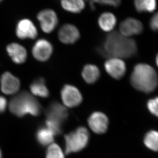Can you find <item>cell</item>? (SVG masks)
Returning <instances> with one entry per match:
<instances>
[{
    "mask_svg": "<svg viewBox=\"0 0 158 158\" xmlns=\"http://www.w3.org/2000/svg\"><path fill=\"white\" fill-rule=\"evenodd\" d=\"M96 51L105 58L127 59L137 54V44L134 39L115 31L106 35L102 45L96 48Z\"/></svg>",
    "mask_w": 158,
    "mask_h": 158,
    "instance_id": "6da1fadb",
    "label": "cell"
},
{
    "mask_svg": "<svg viewBox=\"0 0 158 158\" xmlns=\"http://www.w3.org/2000/svg\"><path fill=\"white\" fill-rule=\"evenodd\" d=\"M130 82L138 91L145 93L152 92L158 85L157 72L149 64L139 63L133 68Z\"/></svg>",
    "mask_w": 158,
    "mask_h": 158,
    "instance_id": "7a4b0ae2",
    "label": "cell"
},
{
    "mask_svg": "<svg viewBox=\"0 0 158 158\" xmlns=\"http://www.w3.org/2000/svg\"><path fill=\"white\" fill-rule=\"evenodd\" d=\"M9 109L12 114L18 117L26 114L37 116L40 113L41 106L33 96L24 91L11 100Z\"/></svg>",
    "mask_w": 158,
    "mask_h": 158,
    "instance_id": "3957f363",
    "label": "cell"
},
{
    "mask_svg": "<svg viewBox=\"0 0 158 158\" xmlns=\"http://www.w3.org/2000/svg\"><path fill=\"white\" fill-rule=\"evenodd\" d=\"M89 132L85 127H79L75 131L64 136L65 153L66 155L72 152L81 151L85 148L89 140Z\"/></svg>",
    "mask_w": 158,
    "mask_h": 158,
    "instance_id": "277c9868",
    "label": "cell"
},
{
    "mask_svg": "<svg viewBox=\"0 0 158 158\" xmlns=\"http://www.w3.org/2000/svg\"><path fill=\"white\" fill-rule=\"evenodd\" d=\"M37 18L42 30L45 33H51L58 25V17L56 13L52 9L40 11L37 15Z\"/></svg>",
    "mask_w": 158,
    "mask_h": 158,
    "instance_id": "5b68a950",
    "label": "cell"
},
{
    "mask_svg": "<svg viewBox=\"0 0 158 158\" xmlns=\"http://www.w3.org/2000/svg\"><path fill=\"white\" fill-rule=\"evenodd\" d=\"M60 94L63 103L67 107H75L82 102V96L81 92L74 85H64L61 89Z\"/></svg>",
    "mask_w": 158,
    "mask_h": 158,
    "instance_id": "8992f818",
    "label": "cell"
},
{
    "mask_svg": "<svg viewBox=\"0 0 158 158\" xmlns=\"http://www.w3.org/2000/svg\"><path fill=\"white\" fill-rule=\"evenodd\" d=\"M53 51V47L49 41L45 39H40L33 46L32 52L36 60L44 62L50 58Z\"/></svg>",
    "mask_w": 158,
    "mask_h": 158,
    "instance_id": "52a82bcc",
    "label": "cell"
},
{
    "mask_svg": "<svg viewBox=\"0 0 158 158\" xmlns=\"http://www.w3.org/2000/svg\"><path fill=\"white\" fill-rule=\"evenodd\" d=\"M59 40L62 43L69 45L79 40L81 34L78 29L73 24H66L61 26L58 32Z\"/></svg>",
    "mask_w": 158,
    "mask_h": 158,
    "instance_id": "ba28073f",
    "label": "cell"
},
{
    "mask_svg": "<svg viewBox=\"0 0 158 158\" xmlns=\"http://www.w3.org/2000/svg\"><path fill=\"white\" fill-rule=\"evenodd\" d=\"M47 119L50 120L63 125L67 119L68 112L67 109L57 102H53L46 110Z\"/></svg>",
    "mask_w": 158,
    "mask_h": 158,
    "instance_id": "9c48e42d",
    "label": "cell"
},
{
    "mask_svg": "<svg viewBox=\"0 0 158 158\" xmlns=\"http://www.w3.org/2000/svg\"><path fill=\"white\" fill-rule=\"evenodd\" d=\"M105 68L107 74L115 79H120L127 71L124 61L120 58H110L105 63Z\"/></svg>",
    "mask_w": 158,
    "mask_h": 158,
    "instance_id": "30bf717a",
    "label": "cell"
},
{
    "mask_svg": "<svg viewBox=\"0 0 158 158\" xmlns=\"http://www.w3.org/2000/svg\"><path fill=\"white\" fill-rule=\"evenodd\" d=\"M144 30L143 25L139 19L127 18L120 24V33L126 37L140 35Z\"/></svg>",
    "mask_w": 158,
    "mask_h": 158,
    "instance_id": "8fae6325",
    "label": "cell"
},
{
    "mask_svg": "<svg viewBox=\"0 0 158 158\" xmlns=\"http://www.w3.org/2000/svg\"><path fill=\"white\" fill-rule=\"evenodd\" d=\"M88 125L92 131L98 134L106 133L109 125V119L105 114L96 112L88 118Z\"/></svg>",
    "mask_w": 158,
    "mask_h": 158,
    "instance_id": "7c38bea8",
    "label": "cell"
},
{
    "mask_svg": "<svg viewBox=\"0 0 158 158\" xmlns=\"http://www.w3.org/2000/svg\"><path fill=\"white\" fill-rule=\"evenodd\" d=\"M0 82L2 92L7 95L15 94L20 87L19 79L8 72L2 74Z\"/></svg>",
    "mask_w": 158,
    "mask_h": 158,
    "instance_id": "4fadbf2b",
    "label": "cell"
},
{
    "mask_svg": "<svg viewBox=\"0 0 158 158\" xmlns=\"http://www.w3.org/2000/svg\"><path fill=\"white\" fill-rule=\"evenodd\" d=\"M16 34L19 39L22 40L35 39L37 36V29L30 19H23L18 23Z\"/></svg>",
    "mask_w": 158,
    "mask_h": 158,
    "instance_id": "5bb4252c",
    "label": "cell"
},
{
    "mask_svg": "<svg viewBox=\"0 0 158 158\" xmlns=\"http://www.w3.org/2000/svg\"><path fill=\"white\" fill-rule=\"evenodd\" d=\"M6 50L12 61L17 64L25 62L27 57V52L24 47L18 43H11L8 45Z\"/></svg>",
    "mask_w": 158,
    "mask_h": 158,
    "instance_id": "9a60e30c",
    "label": "cell"
},
{
    "mask_svg": "<svg viewBox=\"0 0 158 158\" xmlns=\"http://www.w3.org/2000/svg\"><path fill=\"white\" fill-rule=\"evenodd\" d=\"M81 75L87 84H94L100 78V70L95 64H85L82 69Z\"/></svg>",
    "mask_w": 158,
    "mask_h": 158,
    "instance_id": "2e32d148",
    "label": "cell"
},
{
    "mask_svg": "<svg viewBox=\"0 0 158 158\" xmlns=\"http://www.w3.org/2000/svg\"><path fill=\"white\" fill-rule=\"evenodd\" d=\"M98 25L105 32H110L115 28L117 23V18L111 12L102 14L98 19Z\"/></svg>",
    "mask_w": 158,
    "mask_h": 158,
    "instance_id": "e0dca14e",
    "label": "cell"
},
{
    "mask_svg": "<svg viewBox=\"0 0 158 158\" xmlns=\"http://www.w3.org/2000/svg\"><path fill=\"white\" fill-rule=\"evenodd\" d=\"M30 90L34 95L42 98H47L49 95V92L45 84L44 78L40 77L36 79L30 85Z\"/></svg>",
    "mask_w": 158,
    "mask_h": 158,
    "instance_id": "ac0fdd59",
    "label": "cell"
},
{
    "mask_svg": "<svg viewBox=\"0 0 158 158\" xmlns=\"http://www.w3.org/2000/svg\"><path fill=\"white\" fill-rule=\"evenodd\" d=\"M60 4L64 10L73 14L81 13L85 7L84 0H60Z\"/></svg>",
    "mask_w": 158,
    "mask_h": 158,
    "instance_id": "d6986e66",
    "label": "cell"
},
{
    "mask_svg": "<svg viewBox=\"0 0 158 158\" xmlns=\"http://www.w3.org/2000/svg\"><path fill=\"white\" fill-rule=\"evenodd\" d=\"M134 5L138 12H152L157 8L156 0H134Z\"/></svg>",
    "mask_w": 158,
    "mask_h": 158,
    "instance_id": "ffe728a7",
    "label": "cell"
},
{
    "mask_svg": "<svg viewBox=\"0 0 158 158\" xmlns=\"http://www.w3.org/2000/svg\"><path fill=\"white\" fill-rule=\"evenodd\" d=\"M54 134L47 127L40 128L36 133V138L40 144L46 146L51 144L54 141Z\"/></svg>",
    "mask_w": 158,
    "mask_h": 158,
    "instance_id": "44dd1931",
    "label": "cell"
},
{
    "mask_svg": "<svg viewBox=\"0 0 158 158\" xmlns=\"http://www.w3.org/2000/svg\"><path fill=\"white\" fill-rule=\"evenodd\" d=\"M158 134L155 131L148 132L145 136L144 142L146 147L155 152L158 151Z\"/></svg>",
    "mask_w": 158,
    "mask_h": 158,
    "instance_id": "7402d4cb",
    "label": "cell"
},
{
    "mask_svg": "<svg viewBox=\"0 0 158 158\" xmlns=\"http://www.w3.org/2000/svg\"><path fill=\"white\" fill-rule=\"evenodd\" d=\"M46 158H64L63 151L55 143L50 144L46 152Z\"/></svg>",
    "mask_w": 158,
    "mask_h": 158,
    "instance_id": "603a6c76",
    "label": "cell"
},
{
    "mask_svg": "<svg viewBox=\"0 0 158 158\" xmlns=\"http://www.w3.org/2000/svg\"><path fill=\"white\" fill-rule=\"evenodd\" d=\"M158 97L151 99L148 102V107L151 113L158 116Z\"/></svg>",
    "mask_w": 158,
    "mask_h": 158,
    "instance_id": "cb8c5ba5",
    "label": "cell"
},
{
    "mask_svg": "<svg viewBox=\"0 0 158 158\" xmlns=\"http://www.w3.org/2000/svg\"><path fill=\"white\" fill-rule=\"evenodd\" d=\"M158 15L156 12L151 18L149 21V27L151 30L154 32H157L158 30Z\"/></svg>",
    "mask_w": 158,
    "mask_h": 158,
    "instance_id": "d4e9b609",
    "label": "cell"
},
{
    "mask_svg": "<svg viewBox=\"0 0 158 158\" xmlns=\"http://www.w3.org/2000/svg\"><path fill=\"white\" fill-rule=\"evenodd\" d=\"M101 4L118 7L121 4V0H99Z\"/></svg>",
    "mask_w": 158,
    "mask_h": 158,
    "instance_id": "484cf974",
    "label": "cell"
},
{
    "mask_svg": "<svg viewBox=\"0 0 158 158\" xmlns=\"http://www.w3.org/2000/svg\"><path fill=\"white\" fill-rule=\"evenodd\" d=\"M7 106V101L6 99L3 96H0V113L4 112Z\"/></svg>",
    "mask_w": 158,
    "mask_h": 158,
    "instance_id": "4316f807",
    "label": "cell"
},
{
    "mask_svg": "<svg viewBox=\"0 0 158 158\" xmlns=\"http://www.w3.org/2000/svg\"><path fill=\"white\" fill-rule=\"evenodd\" d=\"M97 3L101 4L99 0H91V1L89 2V6H90V8L93 11L95 9V4Z\"/></svg>",
    "mask_w": 158,
    "mask_h": 158,
    "instance_id": "83f0119b",
    "label": "cell"
},
{
    "mask_svg": "<svg viewBox=\"0 0 158 158\" xmlns=\"http://www.w3.org/2000/svg\"><path fill=\"white\" fill-rule=\"evenodd\" d=\"M158 55H157V56H156V64H157V65H158Z\"/></svg>",
    "mask_w": 158,
    "mask_h": 158,
    "instance_id": "f1b7e54d",
    "label": "cell"
},
{
    "mask_svg": "<svg viewBox=\"0 0 158 158\" xmlns=\"http://www.w3.org/2000/svg\"><path fill=\"white\" fill-rule=\"evenodd\" d=\"M0 158H2V154L1 152V151H0Z\"/></svg>",
    "mask_w": 158,
    "mask_h": 158,
    "instance_id": "f546056e",
    "label": "cell"
},
{
    "mask_svg": "<svg viewBox=\"0 0 158 158\" xmlns=\"http://www.w3.org/2000/svg\"><path fill=\"white\" fill-rule=\"evenodd\" d=\"M2 1H3V0H0V3H1Z\"/></svg>",
    "mask_w": 158,
    "mask_h": 158,
    "instance_id": "4dcf8cb0",
    "label": "cell"
}]
</instances>
